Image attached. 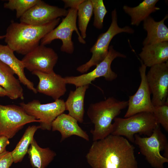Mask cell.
Instances as JSON below:
<instances>
[{
  "mask_svg": "<svg viewBox=\"0 0 168 168\" xmlns=\"http://www.w3.org/2000/svg\"><path fill=\"white\" fill-rule=\"evenodd\" d=\"M134 149L124 137L110 134L93 141L85 157L92 168H138Z\"/></svg>",
  "mask_w": 168,
  "mask_h": 168,
  "instance_id": "obj_1",
  "label": "cell"
},
{
  "mask_svg": "<svg viewBox=\"0 0 168 168\" xmlns=\"http://www.w3.org/2000/svg\"><path fill=\"white\" fill-rule=\"evenodd\" d=\"M58 18L40 26L12 22L7 28L5 41L14 52L24 55L39 45L40 40L59 24Z\"/></svg>",
  "mask_w": 168,
  "mask_h": 168,
  "instance_id": "obj_2",
  "label": "cell"
},
{
  "mask_svg": "<svg viewBox=\"0 0 168 168\" xmlns=\"http://www.w3.org/2000/svg\"><path fill=\"white\" fill-rule=\"evenodd\" d=\"M128 106V101L119 100L113 97L89 105L87 114L94 125V128L90 131L93 141L111 134L113 120Z\"/></svg>",
  "mask_w": 168,
  "mask_h": 168,
  "instance_id": "obj_3",
  "label": "cell"
},
{
  "mask_svg": "<svg viewBox=\"0 0 168 168\" xmlns=\"http://www.w3.org/2000/svg\"><path fill=\"white\" fill-rule=\"evenodd\" d=\"M112 124L110 134L124 136L134 142V135L138 133L150 136L159 124L153 113L143 112L129 117H116Z\"/></svg>",
  "mask_w": 168,
  "mask_h": 168,
  "instance_id": "obj_4",
  "label": "cell"
},
{
  "mask_svg": "<svg viewBox=\"0 0 168 168\" xmlns=\"http://www.w3.org/2000/svg\"><path fill=\"white\" fill-rule=\"evenodd\" d=\"M134 138V143L138 146L140 152L151 166L164 168V164L168 162V143L160 125L154 129L150 136L142 137L136 134Z\"/></svg>",
  "mask_w": 168,
  "mask_h": 168,
  "instance_id": "obj_5",
  "label": "cell"
},
{
  "mask_svg": "<svg viewBox=\"0 0 168 168\" xmlns=\"http://www.w3.org/2000/svg\"><path fill=\"white\" fill-rule=\"evenodd\" d=\"M111 18V23L108 30L99 35L95 44L91 48L90 51L92 54L91 58L86 63L77 67L76 70L78 72L81 73L86 72L91 68L96 66L102 61L108 54L110 41L116 35L122 32L129 34L134 32V30L129 26L123 28L119 26L115 9L112 12Z\"/></svg>",
  "mask_w": 168,
  "mask_h": 168,
  "instance_id": "obj_6",
  "label": "cell"
},
{
  "mask_svg": "<svg viewBox=\"0 0 168 168\" xmlns=\"http://www.w3.org/2000/svg\"><path fill=\"white\" fill-rule=\"evenodd\" d=\"M68 10L67 15L62 19L61 22L41 39L40 44L45 45L50 44L55 40L59 39L62 43L61 50L72 54L74 48L72 40L74 31L77 34L79 42L83 44H86V41L81 37L77 26V9L70 8Z\"/></svg>",
  "mask_w": 168,
  "mask_h": 168,
  "instance_id": "obj_7",
  "label": "cell"
},
{
  "mask_svg": "<svg viewBox=\"0 0 168 168\" xmlns=\"http://www.w3.org/2000/svg\"><path fill=\"white\" fill-rule=\"evenodd\" d=\"M34 122L40 121L27 114L21 106L0 104V136L12 138L26 124Z\"/></svg>",
  "mask_w": 168,
  "mask_h": 168,
  "instance_id": "obj_8",
  "label": "cell"
},
{
  "mask_svg": "<svg viewBox=\"0 0 168 168\" xmlns=\"http://www.w3.org/2000/svg\"><path fill=\"white\" fill-rule=\"evenodd\" d=\"M19 105L27 114L40 121L39 126L43 130H51L53 121L66 110L65 101L61 99L45 104L34 100L26 103L22 102Z\"/></svg>",
  "mask_w": 168,
  "mask_h": 168,
  "instance_id": "obj_9",
  "label": "cell"
},
{
  "mask_svg": "<svg viewBox=\"0 0 168 168\" xmlns=\"http://www.w3.org/2000/svg\"><path fill=\"white\" fill-rule=\"evenodd\" d=\"M117 57L124 58L126 56L115 50L113 46H110L106 56L93 70L78 76H66L64 77L65 82L66 84L73 85L77 87L89 85L96 79L101 77H104L108 81H111L118 76L111 67L113 61Z\"/></svg>",
  "mask_w": 168,
  "mask_h": 168,
  "instance_id": "obj_10",
  "label": "cell"
},
{
  "mask_svg": "<svg viewBox=\"0 0 168 168\" xmlns=\"http://www.w3.org/2000/svg\"><path fill=\"white\" fill-rule=\"evenodd\" d=\"M146 77L152 95L153 106L162 105L168 102V61L151 67Z\"/></svg>",
  "mask_w": 168,
  "mask_h": 168,
  "instance_id": "obj_11",
  "label": "cell"
},
{
  "mask_svg": "<svg viewBox=\"0 0 168 168\" xmlns=\"http://www.w3.org/2000/svg\"><path fill=\"white\" fill-rule=\"evenodd\" d=\"M58 59L57 54L52 48L40 44L25 55L21 60L25 68L31 72L49 73L54 71Z\"/></svg>",
  "mask_w": 168,
  "mask_h": 168,
  "instance_id": "obj_12",
  "label": "cell"
},
{
  "mask_svg": "<svg viewBox=\"0 0 168 168\" xmlns=\"http://www.w3.org/2000/svg\"><path fill=\"white\" fill-rule=\"evenodd\" d=\"M141 61V65L139 68L141 83L135 94L129 97L128 108L124 116L125 118L141 112L153 113L154 108L152 102L151 93L146 79L147 67Z\"/></svg>",
  "mask_w": 168,
  "mask_h": 168,
  "instance_id": "obj_13",
  "label": "cell"
},
{
  "mask_svg": "<svg viewBox=\"0 0 168 168\" xmlns=\"http://www.w3.org/2000/svg\"><path fill=\"white\" fill-rule=\"evenodd\" d=\"M68 10L50 5L44 1L39 2L27 11L20 18V22L40 26L59 18L66 16Z\"/></svg>",
  "mask_w": 168,
  "mask_h": 168,
  "instance_id": "obj_14",
  "label": "cell"
},
{
  "mask_svg": "<svg viewBox=\"0 0 168 168\" xmlns=\"http://www.w3.org/2000/svg\"><path fill=\"white\" fill-rule=\"evenodd\" d=\"M31 73L39 79L36 88L37 92L50 96L54 100L59 99L65 93L66 84L64 78L54 71L49 73L39 71Z\"/></svg>",
  "mask_w": 168,
  "mask_h": 168,
  "instance_id": "obj_15",
  "label": "cell"
},
{
  "mask_svg": "<svg viewBox=\"0 0 168 168\" xmlns=\"http://www.w3.org/2000/svg\"><path fill=\"white\" fill-rule=\"evenodd\" d=\"M53 131H58L61 135L60 142L73 135H76L87 141L89 137L78 125L77 121L68 114L62 113L58 116L52 124Z\"/></svg>",
  "mask_w": 168,
  "mask_h": 168,
  "instance_id": "obj_16",
  "label": "cell"
},
{
  "mask_svg": "<svg viewBox=\"0 0 168 168\" xmlns=\"http://www.w3.org/2000/svg\"><path fill=\"white\" fill-rule=\"evenodd\" d=\"M14 52L7 45L0 44V61L12 69L21 83L34 93L37 94V92L34 84L26 77L25 74V68L23 62L16 57Z\"/></svg>",
  "mask_w": 168,
  "mask_h": 168,
  "instance_id": "obj_17",
  "label": "cell"
},
{
  "mask_svg": "<svg viewBox=\"0 0 168 168\" xmlns=\"http://www.w3.org/2000/svg\"><path fill=\"white\" fill-rule=\"evenodd\" d=\"M168 17L167 14L162 20L156 21L149 16L143 21V28L147 32L143 45L168 41V28L164 24Z\"/></svg>",
  "mask_w": 168,
  "mask_h": 168,
  "instance_id": "obj_18",
  "label": "cell"
},
{
  "mask_svg": "<svg viewBox=\"0 0 168 168\" xmlns=\"http://www.w3.org/2000/svg\"><path fill=\"white\" fill-rule=\"evenodd\" d=\"M139 55L146 67L165 63L168 60V41L144 45Z\"/></svg>",
  "mask_w": 168,
  "mask_h": 168,
  "instance_id": "obj_19",
  "label": "cell"
},
{
  "mask_svg": "<svg viewBox=\"0 0 168 168\" xmlns=\"http://www.w3.org/2000/svg\"><path fill=\"white\" fill-rule=\"evenodd\" d=\"M89 87V85H86L77 87L74 91H70L65 102L66 110L68 111V114L81 123L84 121V98Z\"/></svg>",
  "mask_w": 168,
  "mask_h": 168,
  "instance_id": "obj_20",
  "label": "cell"
},
{
  "mask_svg": "<svg viewBox=\"0 0 168 168\" xmlns=\"http://www.w3.org/2000/svg\"><path fill=\"white\" fill-rule=\"evenodd\" d=\"M13 71L0 61V86L8 93L12 100L24 99L23 88L20 82L14 76Z\"/></svg>",
  "mask_w": 168,
  "mask_h": 168,
  "instance_id": "obj_21",
  "label": "cell"
},
{
  "mask_svg": "<svg viewBox=\"0 0 168 168\" xmlns=\"http://www.w3.org/2000/svg\"><path fill=\"white\" fill-rule=\"evenodd\" d=\"M27 153L31 165L34 168H46L56 156V153L49 148L41 147L34 138Z\"/></svg>",
  "mask_w": 168,
  "mask_h": 168,
  "instance_id": "obj_22",
  "label": "cell"
},
{
  "mask_svg": "<svg viewBox=\"0 0 168 168\" xmlns=\"http://www.w3.org/2000/svg\"><path fill=\"white\" fill-rule=\"evenodd\" d=\"M157 0H145L134 7L124 5L123 9L131 18V24L138 26L152 13L160 10L156 6Z\"/></svg>",
  "mask_w": 168,
  "mask_h": 168,
  "instance_id": "obj_23",
  "label": "cell"
},
{
  "mask_svg": "<svg viewBox=\"0 0 168 168\" xmlns=\"http://www.w3.org/2000/svg\"><path fill=\"white\" fill-rule=\"evenodd\" d=\"M39 128H40L39 126L33 125L29 126L26 129L15 149L11 152L13 162L17 163L22 161L27 153L35 132Z\"/></svg>",
  "mask_w": 168,
  "mask_h": 168,
  "instance_id": "obj_24",
  "label": "cell"
},
{
  "mask_svg": "<svg viewBox=\"0 0 168 168\" xmlns=\"http://www.w3.org/2000/svg\"><path fill=\"white\" fill-rule=\"evenodd\" d=\"M93 13V6L91 0H84L78 7V27L81 36L83 39L86 37L87 27Z\"/></svg>",
  "mask_w": 168,
  "mask_h": 168,
  "instance_id": "obj_25",
  "label": "cell"
},
{
  "mask_svg": "<svg viewBox=\"0 0 168 168\" xmlns=\"http://www.w3.org/2000/svg\"><path fill=\"white\" fill-rule=\"evenodd\" d=\"M40 0H9L4 4V7L16 11V17L20 18Z\"/></svg>",
  "mask_w": 168,
  "mask_h": 168,
  "instance_id": "obj_26",
  "label": "cell"
},
{
  "mask_svg": "<svg viewBox=\"0 0 168 168\" xmlns=\"http://www.w3.org/2000/svg\"><path fill=\"white\" fill-rule=\"evenodd\" d=\"M91 0L94 14L93 26L98 29H101L103 27V20L107 11L102 0Z\"/></svg>",
  "mask_w": 168,
  "mask_h": 168,
  "instance_id": "obj_27",
  "label": "cell"
},
{
  "mask_svg": "<svg viewBox=\"0 0 168 168\" xmlns=\"http://www.w3.org/2000/svg\"><path fill=\"white\" fill-rule=\"evenodd\" d=\"M158 124H161L168 132V102L165 104L154 107L153 112Z\"/></svg>",
  "mask_w": 168,
  "mask_h": 168,
  "instance_id": "obj_28",
  "label": "cell"
},
{
  "mask_svg": "<svg viewBox=\"0 0 168 168\" xmlns=\"http://www.w3.org/2000/svg\"><path fill=\"white\" fill-rule=\"evenodd\" d=\"M13 162L11 152L6 151L0 154V168H9Z\"/></svg>",
  "mask_w": 168,
  "mask_h": 168,
  "instance_id": "obj_29",
  "label": "cell"
},
{
  "mask_svg": "<svg viewBox=\"0 0 168 168\" xmlns=\"http://www.w3.org/2000/svg\"><path fill=\"white\" fill-rule=\"evenodd\" d=\"M84 0H63L64 3V8L69 7L77 9L79 6Z\"/></svg>",
  "mask_w": 168,
  "mask_h": 168,
  "instance_id": "obj_30",
  "label": "cell"
},
{
  "mask_svg": "<svg viewBox=\"0 0 168 168\" xmlns=\"http://www.w3.org/2000/svg\"><path fill=\"white\" fill-rule=\"evenodd\" d=\"M9 139L6 136H0V154L6 151V148L10 143Z\"/></svg>",
  "mask_w": 168,
  "mask_h": 168,
  "instance_id": "obj_31",
  "label": "cell"
},
{
  "mask_svg": "<svg viewBox=\"0 0 168 168\" xmlns=\"http://www.w3.org/2000/svg\"><path fill=\"white\" fill-rule=\"evenodd\" d=\"M7 96L9 97L7 92L3 87L0 86V97Z\"/></svg>",
  "mask_w": 168,
  "mask_h": 168,
  "instance_id": "obj_32",
  "label": "cell"
},
{
  "mask_svg": "<svg viewBox=\"0 0 168 168\" xmlns=\"http://www.w3.org/2000/svg\"><path fill=\"white\" fill-rule=\"evenodd\" d=\"M5 37V35H0V40L4 38Z\"/></svg>",
  "mask_w": 168,
  "mask_h": 168,
  "instance_id": "obj_33",
  "label": "cell"
}]
</instances>
